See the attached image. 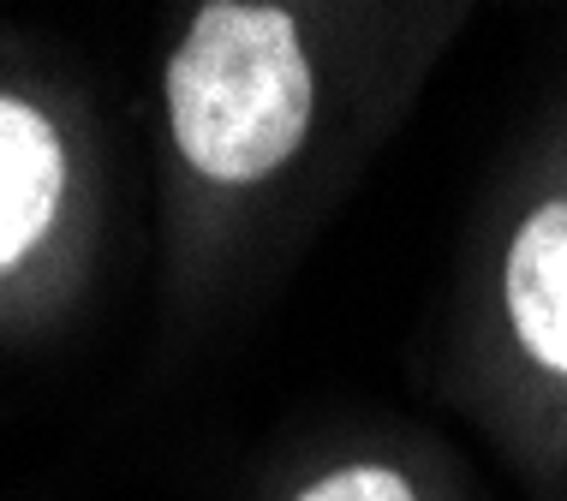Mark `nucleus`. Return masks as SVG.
Instances as JSON below:
<instances>
[{"label":"nucleus","instance_id":"1","mask_svg":"<svg viewBox=\"0 0 567 501\" xmlns=\"http://www.w3.org/2000/svg\"><path fill=\"white\" fill-rule=\"evenodd\" d=\"M460 0H204L162 60L167 263L186 305L281 263L424 96Z\"/></svg>","mask_w":567,"mask_h":501},{"label":"nucleus","instance_id":"2","mask_svg":"<svg viewBox=\"0 0 567 501\" xmlns=\"http://www.w3.org/2000/svg\"><path fill=\"white\" fill-rule=\"evenodd\" d=\"M436 383L514 478L567 495V79L472 203Z\"/></svg>","mask_w":567,"mask_h":501},{"label":"nucleus","instance_id":"3","mask_svg":"<svg viewBox=\"0 0 567 501\" xmlns=\"http://www.w3.org/2000/svg\"><path fill=\"white\" fill-rule=\"evenodd\" d=\"M90 156L49 84L0 72V323H37L72 293L90 246Z\"/></svg>","mask_w":567,"mask_h":501},{"label":"nucleus","instance_id":"4","mask_svg":"<svg viewBox=\"0 0 567 501\" xmlns=\"http://www.w3.org/2000/svg\"><path fill=\"white\" fill-rule=\"evenodd\" d=\"M264 501H472L449 442L406 424H341L287 460Z\"/></svg>","mask_w":567,"mask_h":501}]
</instances>
